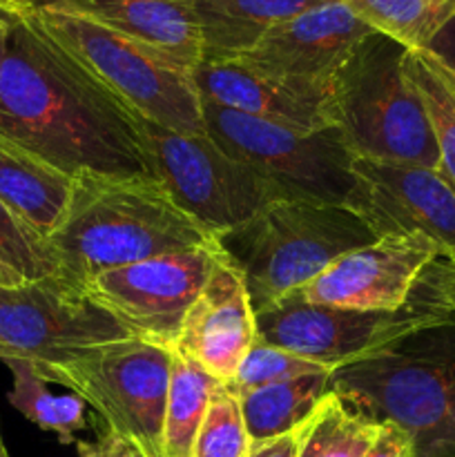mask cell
I'll list each match as a JSON object with an SVG mask.
<instances>
[{
    "label": "cell",
    "instance_id": "6da1fadb",
    "mask_svg": "<svg viewBox=\"0 0 455 457\" xmlns=\"http://www.w3.org/2000/svg\"><path fill=\"white\" fill-rule=\"evenodd\" d=\"M34 7L13 13L9 25L0 74V134L71 179L152 174L138 114L40 27Z\"/></svg>",
    "mask_w": 455,
    "mask_h": 457
},
{
    "label": "cell",
    "instance_id": "7a4b0ae2",
    "mask_svg": "<svg viewBox=\"0 0 455 457\" xmlns=\"http://www.w3.org/2000/svg\"><path fill=\"white\" fill-rule=\"evenodd\" d=\"M47 239L61 275L83 286L114 268L219 244L152 174L74 177L65 214Z\"/></svg>",
    "mask_w": 455,
    "mask_h": 457
},
{
    "label": "cell",
    "instance_id": "3957f363",
    "mask_svg": "<svg viewBox=\"0 0 455 457\" xmlns=\"http://www.w3.org/2000/svg\"><path fill=\"white\" fill-rule=\"evenodd\" d=\"M330 391L404 428L415 457H455V315L333 370Z\"/></svg>",
    "mask_w": 455,
    "mask_h": 457
},
{
    "label": "cell",
    "instance_id": "277c9868",
    "mask_svg": "<svg viewBox=\"0 0 455 457\" xmlns=\"http://www.w3.org/2000/svg\"><path fill=\"white\" fill-rule=\"evenodd\" d=\"M375 239L364 219L346 205L281 199L223 237L221 245L239 266L257 312L302 290L342 254Z\"/></svg>",
    "mask_w": 455,
    "mask_h": 457
},
{
    "label": "cell",
    "instance_id": "5b68a950",
    "mask_svg": "<svg viewBox=\"0 0 455 457\" xmlns=\"http://www.w3.org/2000/svg\"><path fill=\"white\" fill-rule=\"evenodd\" d=\"M453 315L449 257L428 266L413 297L397 311L319 306L294 290L254 312L263 342L315 361L330 373Z\"/></svg>",
    "mask_w": 455,
    "mask_h": 457
},
{
    "label": "cell",
    "instance_id": "8992f818",
    "mask_svg": "<svg viewBox=\"0 0 455 457\" xmlns=\"http://www.w3.org/2000/svg\"><path fill=\"white\" fill-rule=\"evenodd\" d=\"M401 47L388 36L361 40L333 76L337 128L352 159L437 168L435 138Z\"/></svg>",
    "mask_w": 455,
    "mask_h": 457
},
{
    "label": "cell",
    "instance_id": "52a82bcc",
    "mask_svg": "<svg viewBox=\"0 0 455 457\" xmlns=\"http://www.w3.org/2000/svg\"><path fill=\"white\" fill-rule=\"evenodd\" d=\"M36 21L103 87L141 119L183 134H203V98L192 71L87 21L36 4Z\"/></svg>",
    "mask_w": 455,
    "mask_h": 457
},
{
    "label": "cell",
    "instance_id": "ba28073f",
    "mask_svg": "<svg viewBox=\"0 0 455 457\" xmlns=\"http://www.w3.org/2000/svg\"><path fill=\"white\" fill-rule=\"evenodd\" d=\"M134 337L87 286L65 275L0 286V361H27L54 384L65 366Z\"/></svg>",
    "mask_w": 455,
    "mask_h": 457
},
{
    "label": "cell",
    "instance_id": "9c48e42d",
    "mask_svg": "<svg viewBox=\"0 0 455 457\" xmlns=\"http://www.w3.org/2000/svg\"><path fill=\"white\" fill-rule=\"evenodd\" d=\"M141 119V116H138ZM152 174L178 208L221 241L281 201L279 187L228 154L208 132L183 134L141 119Z\"/></svg>",
    "mask_w": 455,
    "mask_h": 457
},
{
    "label": "cell",
    "instance_id": "30bf717a",
    "mask_svg": "<svg viewBox=\"0 0 455 457\" xmlns=\"http://www.w3.org/2000/svg\"><path fill=\"white\" fill-rule=\"evenodd\" d=\"M205 129L230 156L275 183L284 199L346 205L352 154L339 128L299 132L203 101Z\"/></svg>",
    "mask_w": 455,
    "mask_h": 457
},
{
    "label": "cell",
    "instance_id": "8fae6325",
    "mask_svg": "<svg viewBox=\"0 0 455 457\" xmlns=\"http://www.w3.org/2000/svg\"><path fill=\"white\" fill-rule=\"evenodd\" d=\"M172 348L128 337L65 366L54 384L74 391L107 424V431L161 455Z\"/></svg>",
    "mask_w": 455,
    "mask_h": 457
},
{
    "label": "cell",
    "instance_id": "7c38bea8",
    "mask_svg": "<svg viewBox=\"0 0 455 457\" xmlns=\"http://www.w3.org/2000/svg\"><path fill=\"white\" fill-rule=\"evenodd\" d=\"M221 250L219 241L114 268L94 277L87 290L134 337L174 351L183 320L203 290Z\"/></svg>",
    "mask_w": 455,
    "mask_h": 457
},
{
    "label": "cell",
    "instance_id": "4fadbf2b",
    "mask_svg": "<svg viewBox=\"0 0 455 457\" xmlns=\"http://www.w3.org/2000/svg\"><path fill=\"white\" fill-rule=\"evenodd\" d=\"M346 199L375 237L424 235L442 253L455 254V187L437 168L386 161H352Z\"/></svg>",
    "mask_w": 455,
    "mask_h": 457
},
{
    "label": "cell",
    "instance_id": "5bb4252c",
    "mask_svg": "<svg viewBox=\"0 0 455 457\" xmlns=\"http://www.w3.org/2000/svg\"><path fill=\"white\" fill-rule=\"evenodd\" d=\"M440 257L446 254L424 235L377 237L373 244L342 254L299 295L319 306L397 311Z\"/></svg>",
    "mask_w": 455,
    "mask_h": 457
},
{
    "label": "cell",
    "instance_id": "9a60e30c",
    "mask_svg": "<svg viewBox=\"0 0 455 457\" xmlns=\"http://www.w3.org/2000/svg\"><path fill=\"white\" fill-rule=\"evenodd\" d=\"M194 80L203 101L254 119L299 132L337 128L333 79H290L241 61H203L194 70Z\"/></svg>",
    "mask_w": 455,
    "mask_h": 457
},
{
    "label": "cell",
    "instance_id": "2e32d148",
    "mask_svg": "<svg viewBox=\"0 0 455 457\" xmlns=\"http://www.w3.org/2000/svg\"><path fill=\"white\" fill-rule=\"evenodd\" d=\"M257 337V317L244 275L230 254L221 250L203 290L183 320L174 351L228 382Z\"/></svg>",
    "mask_w": 455,
    "mask_h": 457
},
{
    "label": "cell",
    "instance_id": "e0dca14e",
    "mask_svg": "<svg viewBox=\"0 0 455 457\" xmlns=\"http://www.w3.org/2000/svg\"><path fill=\"white\" fill-rule=\"evenodd\" d=\"M373 31L343 0H328L272 27L236 61L277 76L330 80Z\"/></svg>",
    "mask_w": 455,
    "mask_h": 457
},
{
    "label": "cell",
    "instance_id": "ac0fdd59",
    "mask_svg": "<svg viewBox=\"0 0 455 457\" xmlns=\"http://www.w3.org/2000/svg\"><path fill=\"white\" fill-rule=\"evenodd\" d=\"M36 4L87 18L192 74L203 62L192 0H38Z\"/></svg>",
    "mask_w": 455,
    "mask_h": 457
},
{
    "label": "cell",
    "instance_id": "d6986e66",
    "mask_svg": "<svg viewBox=\"0 0 455 457\" xmlns=\"http://www.w3.org/2000/svg\"><path fill=\"white\" fill-rule=\"evenodd\" d=\"M74 179L49 161L0 134V199L43 237L65 214Z\"/></svg>",
    "mask_w": 455,
    "mask_h": 457
},
{
    "label": "cell",
    "instance_id": "ffe728a7",
    "mask_svg": "<svg viewBox=\"0 0 455 457\" xmlns=\"http://www.w3.org/2000/svg\"><path fill=\"white\" fill-rule=\"evenodd\" d=\"M328 0H192L203 61H236L272 27Z\"/></svg>",
    "mask_w": 455,
    "mask_h": 457
},
{
    "label": "cell",
    "instance_id": "44dd1931",
    "mask_svg": "<svg viewBox=\"0 0 455 457\" xmlns=\"http://www.w3.org/2000/svg\"><path fill=\"white\" fill-rule=\"evenodd\" d=\"M330 393V373L303 375L241 393V411L252 445L299 431Z\"/></svg>",
    "mask_w": 455,
    "mask_h": 457
},
{
    "label": "cell",
    "instance_id": "7402d4cb",
    "mask_svg": "<svg viewBox=\"0 0 455 457\" xmlns=\"http://www.w3.org/2000/svg\"><path fill=\"white\" fill-rule=\"evenodd\" d=\"M221 384V379L210 375L203 366L174 351L168 400H165L161 455L192 457V449H194L201 424L208 415L210 402Z\"/></svg>",
    "mask_w": 455,
    "mask_h": 457
},
{
    "label": "cell",
    "instance_id": "603a6c76",
    "mask_svg": "<svg viewBox=\"0 0 455 457\" xmlns=\"http://www.w3.org/2000/svg\"><path fill=\"white\" fill-rule=\"evenodd\" d=\"M404 71L426 110L440 154L437 170L455 187V71L428 49H409Z\"/></svg>",
    "mask_w": 455,
    "mask_h": 457
},
{
    "label": "cell",
    "instance_id": "cb8c5ba5",
    "mask_svg": "<svg viewBox=\"0 0 455 457\" xmlns=\"http://www.w3.org/2000/svg\"><path fill=\"white\" fill-rule=\"evenodd\" d=\"M12 370V391L7 400L18 413L40 431L54 433L61 445H71L76 433L87 428V409L85 400L76 393L70 395H54L49 393L47 384L31 364L18 360L4 361Z\"/></svg>",
    "mask_w": 455,
    "mask_h": 457
},
{
    "label": "cell",
    "instance_id": "d4e9b609",
    "mask_svg": "<svg viewBox=\"0 0 455 457\" xmlns=\"http://www.w3.org/2000/svg\"><path fill=\"white\" fill-rule=\"evenodd\" d=\"M357 18L406 49H426L455 18V0H343Z\"/></svg>",
    "mask_w": 455,
    "mask_h": 457
},
{
    "label": "cell",
    "instance_id": "484cf974",
    "mask_svg": "<svg viewBox=\"0 0 455 457\" xmlns=\"http://www.w3.org/2000/svg\"><path fill=\"white\" fill-rule=\"evenodd\" d=\"M377 428L379 422L330 393L299 428L297 457H364Z\"/></svg>",
    "mask_w": 455,
    "mask_h": 457
},
{
    "label": "cell",
    "instance_id": "4316f807",
    "mask_svg": "<svg viewBox=\"0 0 455 457\" xmlns=\"http://www.w3.org/2000/svg\"><path fill=\"white\" fill-rule=\"evenodd\" d=\"M61 275V262L47 237L0 199V286Z\"/></svg>",
    "mask_w": 455,
    "mask_h": 457
},
{
    "label": "cell",
    "instance_id": "83f0119b",
    "mask_svg": "<svg viewBox=\"0 0 455 457\" xmlns=\"http://www.w3.org/2000/svg\"><path fill=\"white\" fill-rule=\"evenodd\" d=\"M252 449L244 411L236 393L226 386L217 388L208 415L196 436L192 457H248Z\"/></svg>",
    "mask_w": 455,
    "mask_h": 457
},
{
    "label": "cell",
    "instance_id": "f1b7e54d",
    "mask_svg": "<svg viewBox=\"0 0 455 457\" xmlns=\"http://www.w3.org/2000/svg\"><path fill=\"white\" fill-rule=\"evenodd\" d=\"M315 373H330V370L257 337L252 346H250V351L245 353L244 360H241L236 373L226 382V386L232 393H236V395H241V393L252 391V388Z\"/></svg>",
    "mask_w": 455,
    "mask_h": 457
},
{
    "label": "cell",
    "instance_id": "f546056e",
    "mask_svg": "<svg viewBox=\"0 0 455 457\" xmlns=\"http://www.w3.org/2000/svg\"><path fill=\"white\" fill-rule=\"evenodd\" d=\"M364 457H415L413 440L397 424L379 422L377 436Z\"/></svg>",
    "mask_w": 455,
    "mask_h": 457
},
{
    "label": "cell",
    "instance_id": "4dcf8cb0",
    "mask_svg": "<svg viewBox=\"0 0 455 457\" xmlns=\"http://www.w3.org/2000/svg\"><path fill=\"white\" fill-rule=\"evenodd\" d=\"M79 457H128V440L107 431L94 445H79Z\"/></svg>",
    "mask_w": 455,
    "mask_h": 457
},
{
    "label": "cell",
    "instance_id": "1f68e13d",
    "mask_svg": "<svg viewBox=\"0 0 455 457\" xmlns=\"http://www.w3.org/2000/svg\"><path fill=\"white\" fill-rule=\"evenodd\" d=\"M299 451V431L288 433V436L275 437V440L257 442L250 449L248 457H297Z\"/></svg>",
    "mask_w": 455,
    "mask_h": 457
},
{
    "label": "cell",
    "instance_id": "d6a6232c",
    "mask_svg": "<svg viewBox=\"0 0 455 457\" xmlns=\"http://www.w3.org/2000/svg\"><path fill=\"white\" fill-rule=\"evenodd\" d=\"M426 49L455 71V18L433 38V43Z\"/></svg>",
    "mask_w": 455,
    "mask_h": 457
},
{
    "label": "cell",
    "instance_id": "836d02e7",
    "mask_svg": "<svg viewBox=\"0 0 455 457\" xmlns=\"http://www.w3.org/2000/svg\"><path fill=\"white\" fill-rule=\"evenodd\" d=\"M12 18H13V12H7V9L0 7V74H3V62H4V52H7V36H9Z\"/></svg>",
    "mask_w": 455,
    "mask_h": 457
},
{
    "label": "cell",
    "instance_id": "e575fe53",
    "mask_svg": "<svg viewBox=\"0 0 455 457\" xmlns=\"http://www.w3.org/2000/svg\"><path fill=\"white\" fill-rule=\"evenodd\" d=\"M38 3V0H0V7L7 9V12H27V9H31L34 4Z\"/></svg>",
    "mask_w": 455,
    "mask_h": 457
},
{
    "label": "cell",
    "instance_id": "d590c367",
    "mask_svg": "<svg viewBox=\"0 0 455 457\" xmlns=\"http://www.w3.org/2000/svg\"><path fill=\"white\" fill-rule=\"evenodd\" d=\"M128 457H152L150 453H145V451L141 449V446L132 445V442H128Z\"/></svg>",
    "mask_w": 455,
    "mask_h": 457
},
{
    "label": "cell",
    "instance_id": "8d00e7d4",
    "mask_svg": "<svg viewBox=\"0 0 455 457\" xmlns=\"http://www.w3.org/2000/svg\"><path fill=\"white\" fill-rule=\"evenodd\" d=\"M449 266H451V295H453V303H455V254H449Z\"/></svg>",
    "mask_w": 455,
    "mask_h": 457
},
{
    "label": "cell",
    "instance_id": "74e56055",
    "mask_svg": "<svg viewBox=\"0 0 455 457\" xmlns=\"http://www.w3.org/2000/svg\"><path fill=\"white\" fill-rule=\"evenodd\" d=\"M0 457H9L7 446H4V442H3V436H0Z\"/></svg>",
    "mask_w": 455,
    "mask_h": 457
},
{
    "label": "cell",
    "instance_id": "f35d334b",
    "mask_svg": "<svg viewBox=\"0 0 455 457\" xmlns=\"http://www.w3.org/2000/svg\"><path fill=\"white\" fill-rule=\"evenodd\" d=\"M152 457H163V455H152Z\"/></svg>",
    "mask_w": 455,
    "mask_h": 457
}]
</instances>
